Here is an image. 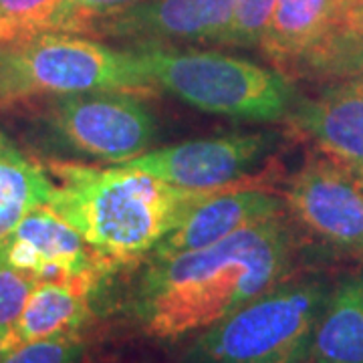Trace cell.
I'll list each match as a JSON object with an SVG mask.
<instances>
[{
	"instance_id": "6da1fadb",
	"label": "cell",
	"mask_w": 363,
	"mask_h": 363,
	"mask_svg": "<svg viewBox=\"0 0 363 363\" xmlns=\"http://www.w3.org/2000/svg\"><path fill=\"white\" fill-rule=\"evenodd\" d=\"M295 255L286 216L252 224L212 247L147 262L133 317L160 341L198 335L285 281Z\"/></svg>"
},
{
	"instance_id": "7a4b0ae2",
	"label": "cell",
	"mask_w": 363,
	"mask_h": 363,
	"mask_svg": "<svg viewBox=\"0 0 363 363\" xmlns=\"http://www.w3.org/2000/svg\"><path fill=\"white\" fill-rule=\"evenodd\" d=\"M45 168L55 184L47 206L116 271L145 259L202 200L248 186L192 190L121 166L91 168L59 160L47 162Z\"/></svg>"
},
{
	"instance_id": "3957f363",
	"label": "cell",
	"mask_w": 363,
	"mask_h": 363,
	"mask_svg": "<svg viewBox=\"0 0 363 363\" xmlns=\"http://www.w3.org/2000/svg\"><path fill=\"white\" fill-rule=\"evenodd\" d=\"M157 89L214 116L271 123L289 116L297 101L293 79L242 57L176 43H131Z\"/></svg>"
},
{
	"instance_id": "277c9868",
	"label": "cell",
	"mask_w": 363,
	"mask_h": 363,
	"mask_svg": "<svg viewBox=\"0 0 363 363\" xmlns=\"http://www.w3.org/2000/svg\"><path fill=\"white\" fill-rule=\"evenodd\" d=\"M89 91L154 95L157 87L130 47L87 35L40 30L0 43V107Z\"/></svg>"
},
{
	"instance_id": "5b68a950",
	"label": "cell",
	"mask_w": 363,
	"mask_h": 363,
	"mask_svg": "<svg viewBox=\"0 0 363 363\" xmlns=\"http://www.w3.org/2000/svg\"><path fill=\"white\" fill-rule=\"evenodd\" d=\"M331 285L323 277L277 283L198 333L182 363H305Z\"/></svg>"
},
{
	"instance_id": "8992f818",
	"label": "cell",
	"mask_w": 363,
	"mask_h": 363,
	"mask_svg": "<svg viewBox=\"0 0 363 363\" xmlns=\"http://www.w3.org/2000/svg\"><path fill=\"white\" fill-rule=\"evenodd\" d=\"M45 121L75 152L105 164H125L150 150L156 119L142 95L89 91L52 97Z\"/></svg>"
},
{
	"instance_id": "52a82bcc",
	"label": "cell",
	"mask_w": 363,
	"mask_h": 363,
	"mask_svg": "<svg viewBox=\"0 0 363 363\" xmlns=\"http://www.w3.org/2000/svg\"><path fill=\"white\" fill-rule=\"evenodd\" d=\"M286 212L321 245L363 257V184L359 176L321 152L286 180Z\"/></svg>"
},
{
	"instance_id": "ba28073f",
	"label": "cell",
	"mask_w": 363,
	"mask_h": 363,
	"mask_svg": "<svg viewBox=\"0 0 363 363\" xmlns=\"http://www.w3.org/2000/svg\"><path fill=\"white\" fill-rule=\"evenodd\" d=\"M272 147L274 135L271 133H234L172 143L119 166L150 174L180 188L216 190L248 184V172Z\"/></svg>"
},
{
	"instance_id": "9c48e42d",
	"label": "cell",
	"mask_w": 363,
	"mask_h": 363,
	"mask_svg": "<svg viewBox=\"0 0 363 363\" xmlns=\"http://www.w3.org/2000/svg\"><path fill=\"white\" fill-rule=\"evenodd\" d=\"M233 0H142L93 21L87 37L130 43L228 45Z\"/></svg>"
},
{
	"instance_id": "30bf717a",
	"label": "cell",
	"mask_w": 363,
	"mask_h": 363,
	"mask_svg": "<svg viewBox=\"0 0 363 363\" xmlns=\"http://www.w3.org/2000/svg\"><path fill=\"white\" fill-rule=\"evenodd\" d=\"M0 260L40 281H67L83 274H111L116 269L87 245L52 208L28 212L0 240Z\"/></svg>"
},
{
	"instance_id": "8fae6325",
	"label": "cell",
	"mask_w": 363,
	"mask_h": 363,
	"mask_svg": "<svg viewBox=\"0 0 363 363\" xmlns=\"http://www.w3.org/2000/svg\"><path fill=\"white\" fill-rule=\"evenodd\" d=\"M285 121L315 150L363 176V73L325 83L313 97H297Z\"/></svg>"
},
{
	"instance_id": "7c38bea8",
	"label": "cell",
	"mask_w": 363,
	"mask_h": 363,
	"mask_svg": "<svg viewBox=\"0 0 363 363\" xmlns=\"http://www.w3.org/2000/svg\"><path fill=\"white\" fill-rule=\"evenodd\" d=\"M285 200L257 186H236L202 200L145 260L172 259L212 247L252 224L285 214Z\"/></svg>"
},
{
	"instance_id": "4fadbf2b",
	"label": "cell",
	"mask_w": 363,
	"mask_h": 363,
	"mask_svg": "<svg viewBox=\"0 0 363 363\" xmlns=\"http://www.w3.org/2000/svg\"><path fill=\"white\" fill-rule=\"evenodd\" d=\"M339 0H277L260 52L289 79L323 43L335 21Z\"/></svg>"
},
{
	"instance_id": "5bb4252c",
	"label": "cell",
	"mask_w": 363,
	"mask_h": 363,
	"mask_svg": "<svg viewBox=\"0 0 363 363\" xmlns=\"http://www.w3.org/2000/svg\"><path fill=\"white\" fill-rule=\"evenodd\" d=\"M104 279V274H83L37 283L14 325L16 343L79 333L91 317V298Z\"/></svg>"
},
{
	"instance_id": "9a60e30c",
	"label": "cell",
	"mask_w": 363,
	"mask_h": 363,
	"mask_svg": "<svg viewBox=\"0 0 363 363\" xmlns=\"http://www.w3.org/2000/svg\"><path fill=\"white\" fill-rule=\"evenodd\" d=\"M313 363H363V264L327 295L311 343Z\"/></svg>"
},
{
	"instance_id": "2e32d148",
	"label": "cell",
	"mask_w": 363,
	"mask_h": 363,
	"mask_svg": "<svg viewBox=\"0 0 363 363\" xmlns=\"http://www.w3.org/2000/svg\"><path fill=\"white\" fill-rule=\"evenodd\" d=\"M55 184L45 166L0 131V240L35 208L47 206Z\"/></svg>"
},
{
	"instance_id": "e0dca14e",
	"label": "cell",
	"mask_w": 363,
	"mask_h": 363,
	"mask_svg": "<svg viewBox=\"0 0 363 363\" xmlns=\"http://www.w3.org/2000/svg\"><path fill=\"white\" fill-rule=\"evenodd\" d=\"M357 73H363V0H339L327 37L295 79H311L325 85Z\"/></svg>"
},
{
	"instance_id": "ac0fdd59",
	"label": "cell",
	"mask_w": 363,
	"mask_h": 363,
	"mask_svg": "<svg viewBox=\"0 0 363 363\" xmlns=\"http://www.w3.org/2000/svg\"><path fill=\"white\" fill-rule=\"evenodd\" d=\"M40 30L77 33L69 0H0V43Z\"/></svg>"
},
{
	"instance_id": "d6986e66",
	"label": "cell",
	"mask_w": 363,
	"mask_h": 363,
	"mask_svg": "<svg viewBox=\"0 0 363 363\" xmlns=\"http://www.w3.org/2000/svg\"><path fill=\"white\" fill-rule=\"evenodd\" d=\"M85 355V341L79 333L16 343L0 363H79Z\"/></svg>"
},
{
	"instance_id": "ffe728a7",
	"label": "cell",
	"mask_w": 363,
	"mask_h": 363,
	"mask_svg": "<svg viewBox=\"0 0 363 363\" xmlns=\"http://www.w3.org/2000/svg\"><path fill=\"white\" fill-rule=\"evenodd\" d=\"M277 0H233V26L228 47L259 49Z\"/></svg>"
},
{
	"instance_id": "44dd1931",
	"label": "cell",
	"mask_w": 363,
	"mask_h": 363,
	"mask_svg": "<svg viewBox=\"0 0 363 363\" xmlns=\"http://www.w3.org/2000/svg\"><path fill=\"white\" fill-rule=\"evenodd\" d=\"M37 281L0 260V327L14 329Z\"/></svg>"
},
{
	"instance_id": "7402d4cb",
	"label": "cell",
	"mask_w": 363,
	"mask_h": 363,
	"mask_svg": "<svg viewBox=\"0 0 363 363\" xmlns=\"http://www.w3.org/2000/svg\"><path fill=\"white\" fill-rule=\"evenodd\" d=\"M142 0H69L73 13L77 16V35H87L93 21L130 9Z\"/></svg>"
},
{
	"instance_id": "603a6c76",
	"label": "cell",
	"mask_w": 363,
	"mask_h": 363,
	"mask_svg": "<svg viewBox=\"0 0 363 363\" xmlns=\"http://www.w3.org/2000/svg\"><path fill=\"white\" fill-rule=\"evenodd\" d=\"M14 345H16V339H14L13 329H2V327H0V362H2V357H4L9 351L13 350Z\"/></svg>"
},
{
	"instance_id": "cb8c5ba5",
	"label": "cell",
	"mask_w": 363,
	"mask_h": 363,
	"mask_svg": "<svg viewBox=\"0 0 363 363\" xmlns=\"http://www.w3.org/2000/svg\"><path fill=\"white\" fill-rule=\"evenodd\" d=\"M359 180H362V184H363V176H359Z\"/></svg>"
},
{
	"instance_id": "d4e9b609",
	"label": "cell",
	"mask_w": 363,
	"mask_h": 363,
	"mask_svg": "<svg viewBox=\"0 0 363 363\" xmlns=\"http://www.w3.org/2000/svg\"><path fill=\"white\" fill-rule=\"evenodd\" d=\"M309 363H313V362H309Z\"/></svg>"
}]
</instances>
